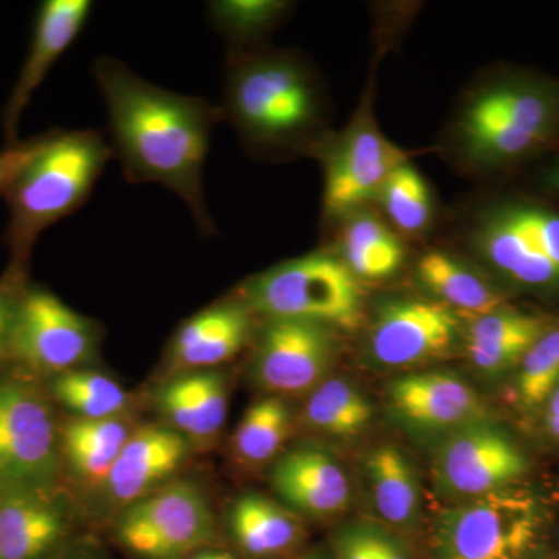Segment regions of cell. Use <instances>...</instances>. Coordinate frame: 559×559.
Masks as SVG:
<instances>
[{"label":"cell","mask_w":559,"mask_h":559,"mask_svg":"<svg viewBox=\"0 0 559 559\" xmlns=\"http://www.w3.org/2000/svg\"><path fill=\"white\" fill-rule=\"evenodd\" d=\"M69 535L53 491H0V559H50Z\"/></svg>","instance_id":"ffe728a7"},{"label":"cell","mask_w":559,"mask_h":559,"mask_svg":"<svg viewBox=\"0 0 559 559\" xmlns=\"http://www.w3.org/2000/svg\"><path fill=\"white\" fill-rule=\"evenodd\" d=\"M430 559H554V511L518 484L450 502L429 532Z\"/></svg>","instance_id":"8992f818"},{"label":"cell","mask_w":559,"mask_h":559,"mask_svg":"<svg viewBox=\"0 0 559 559\" xmlns=\"http://www.w3.org/2000/svg\"><path fill=\"white\" fill-rule=\"evenodd\" d=\"M60 462L49 401L21 378L0 377V491H53Z\"/></svg>","instance_id":"ba28073f"},{"label":"cell","mask_w":559,"mask_h":559,"mask_svg":"<svg viewBox=\"0 0 559 559\" xmlns=\"http://www.w3.org/2000/svg\"><path fill=\"white\" fill-rule=\"evenodd\" d=\"M465 242L481 270L510 294L559 300V205L509 191L471 216Z\"/></svg>","instance_id":"5b68a950"},{"label":"cell","mask_w":559,"mask_h":559,"mask_svg":"<svg viewBox=\"0 0 559 559\" xmlns=\"http://www.w3.org/2000/svg\"><path fill=\"white\" fill-rule=\"evenodd\" d=\"M318 153L323 160V212L334 219L377 201L389 176L409 162V153L382 134L369 97L348 127L325 140Z\"/></svg>","instance_id":"9c48e42d"},{"label":"cell","mask_w":559,"mask_h":559,"mask_svg":"<svg viewBox=\"0 0 559 559\" xmlns=\"http://www.w3.org/2000/svg\"><path fill=\"white\" fill-rule=\"evenodd\" d=\"M373 540L377 559H411L404 544L388 530L373 525Z\"/></svg>","instance_id":"74e56055"},{"label":"cell","mask_w":559,"mask_h":559,"mask_svg":"<svg viewBox=\"0 0 559 559\" xmlns=\"http://www.w3.org/2000/svg\"><path fill=\"white\" fill-rule=\"evenodd\" d=\"M253 318L241 299L219 301L191 316L173 336L171 366L180 373L223 366L248 344Z\"/></svg>","instance_id":"d6986e66"},{"label":"cell","mask_w":559,"mask_h":559,"mask_svg":"<svg viewBox=\"0 0 559 559\" xmlns=\"http://www.w3.org/2000/svg\"><path fill=\"white\" fill-rule=\"evenodd\" d=\"M447 148L473 175H506L559 151V80L525 69H499L463 95L447 131Z\"/></svg>","instance_id":"7a4b0ae2"},{"label":"cell","mask_w":559,"mask_h":559,"mask_svg":"<svg viewBox=\"0 0 559 559\" xmlns=\"http://www.w3.org/2000/svg\"><path fill=\"white\" fill-rule=\"evenodd\" d=\"M293 430V412L282 396H266L250 404L235 430L234 450L248 465L277 457Z\"/></svg>","instance_id":"f546056e"},{"label":"cell","mask_w":559,"mask_h":559,"mask_svg":"<svg viewBox=\"0 0 559 559\" xmlns=\"http://www.w3.org/2000/svg\"><path fill=\"white\" fill-rule=\"evenodd\" d=\"M544 183H546L547 190L559 201V151L558 156L551 162L549 170L544 176Z\"/></svg>","instance_id":"f35d334b"},{"label":"cell","mask_w":559,"mask_h":559,"mask_svg":"<svg viewBox=\"0 0 559 559\" xmlns=\"http://www.w3.org/2000/svg\"><path fill=\"white\" fill-rule=\"evenodd\" d=\"M186 559H237L230 551L226 550H215V549H202L197 551V554L190 555L189 558Z\"/></svg>","instance_id":"ab89813d"},{"label":"cell","mask_w":559,"mask_h":559,"mask_svg":"<svg viewBox=\"0 0 559 559\" xmlns=\"http://www.w3.org/2000/svg\"><path fill=\"white\" fill-rule=\"evenodd\" d=\"M238 299L264 320H300L333 331L358 329L366 294L340 257L318 250L275 264L241 286Z\"/></svg>","instance_id":"52a82bcc"},{"label":"cell","mask_w":559,"mask_h":559,"mask_svg":"<svg viewBox=\"0 0 559 559\" xmlns=\"http://www.w3.org/2000/svg\"><path fill=\"white\" fill-rule=\"evenodd\" d=\"M112 148L94 130L46 132L38 153L3 194L9 205L10 271L25 274L40 235L91 197Z\"/></svg>","instance_id":"277c9868"},{"label":"cell","mask_w":559,"mask_h":559,"mask_svg":"<svg viewBox=\"0 0 559 559\" xmlns=\"http://www.w3.org/2000/svg\"><path fill=\"white\" fill-rule=\"evenodd\" d=\"M92 3L90 0H46L40 3L35 31L27 60L16 84L11 91L9 102L2 114V130L5 146L16 145L17 130L24 110L27 109L33 95L49 75L55 62L79 38L81 31L90 20Z\"/></svg>","instance_id":"2e32d148"},{"label":"cell","mask_w":559,"mask_h":559,"mask_svg":"<svg viewBox=\"0 0 559 559\" xmlns=\"http://www.w3.org/2000/svg\"><path fill=\"white\" fill-rule=\"evenodd\" d=\"M297 559H326L325 555L319 554V551H312V554L305 555V557Z\"/></svg>","instance_id":"60d3db41"},{"label":"cell","mask_w":559,"mask_h":559,"mask_svg":"<svg viewBox=\"0 0 559 559\" xmlns=\"http://www.w3.org/2000/svg\"><path fill=\"white\" fill-rule=\"evenodd\" d=\"M384 219L401 237H423L436 216V202L425 176L404 162L385 180L377 201Z\"/></svg>","instance_id":"f1b7e54d"},{"label":"cell","mask_w":559,"mask_h":559,"mask_svg":"<svg viewBox=\"0 0 559 559\" xmlns=\"http://www.w3.org/2000/svg\"><path fill=\"white\" fill-rule=\"evenodd\" d=\"M554 318V314L524 310L511 304L477 316L463 331L466 355L485 378L513 374Z\"/></svg>","instance_id":"44dd1931"},{"label":"cell","mask_w":559,"mask_h":559,"mask_svg":"<svg viewBox=\"0 0 559 559\" xmlns=\"http://www.w3.org/2000/svg\"><path fill=\"white\" fill-rule=\"evenodd\" d=\"M51 380V395L73 418H120L128 407V393L97 371L70 370Z\"/></svg>","instance_id":"4dcf8cb0"},{"label":"cell","mask_w":559,"mask_h":559,"mask_svg":"<svg viewBox=\"0 0 559 559\" xmlns=\"http://www.w3.org/2000/svg\"><path fill=\"white\" fill-rule=\"evenodd\" d=\"M336 331L300 320H264L252 359V378L272 395H300L330 378Z\"/></svg>","instance_id":"5bb4252c"},{"label":"cell","mask_w":559,"mask_h":559,"mask_svg":"<svg viewBox=\"0 0 559 559\" xmlns=\"http://www.w3.org/2000/svg\"><path fill=\"white\" fill-rule=\"evenodd\" d=\"M513 400L525 414H538L559 382V316L533 342L513 373Z\"/></svg>","instance_id":"d6a6232c"},{"label":"cell","mask_w":559,"mask_h":559,"mask_svg":"<svg viewBox=\"0 0 559 559\" xmlns=\"http://www.w3.org/2000/svg\"><path fill=\"white\" fill-rule=\"evenodd\" d=\"M271 485L289 510L333 516L347 510L352 485L333 455L314 447L294 448L275 460Z\"/></svg>","instance_id":"ac0fdd59"},{"label":"cell","mask_w":559,"mask_h":559,"mask_svg":"<svg viewBox=\"0 0 559 559\" xmlns=\"http://www.w3.org/2000/svg\"><path fill=\"white\" fill-rule=\"evenodd\" d=\"M290 5L283 0H218L209 3V20L235 50H245L274 32L288 16Z\"/></svg>","instance_id":"1f68e13d"},{"label":"cell","mask_w":559,"mask_h":559,"mask_svg":"<svg viewBox=\"0 0 559 559\" xmlns=\"http://www.w3.org/2000/svg\"><path fill=\"white\" fill-rule=\"evenodd\" d=\"M462 316L429 297L382 301L367 330V356L384 369L444 358L462 336Z\"/></svg>","instance_id":"4fadbf2b"},{"label":"cell","mask_w":559,"mask_h":559,"mask_svg":"<svg viewBox=\"0 0 559 559\" xmlns=\"http://www.w3.org/2000/svg\"><path fill=\"white\" fill-rule=\"evenodd\" d=\"M44 139L46 134H40L38 138L17 142L16 145L5 146L0 153V194L7 193L25 164L38 153Z\"/></svg>","instance_id":"e575fe53"},{"label":"cell","mask_w":559,"mask_h":559,"mask_svg":"<svg viewBox=\"0 0 559 559\" xmlns=\"http://www.w3.org/2000/svg\"><path fill=\"white\" fill-rule=\"evenodd\" d=\"M22 286H24V275L17 272L9 270L5 278L0 280V355H5L14 304Z\"/></svg>","instance_id":"d590c367"},{"label":"cell","mask_w":559,"mask_h":559,"mask_svg":"<svg viewBox=\"0 0 559 559\" xmlns=\"http://www.w3.org/2000/svg\"><path fill=\"white\" fill-rule=\"evenodd\" d=\"M76 559H92V558L81 557V558H76Z\"/></svg>","instance_id":"b9f144b4"},{"label":"cell","mask_w":559,"mask_h":559,"mask_svg":"<svg viewBox=\"0 0 559 559\" xmlns=\"http://www.w3.org/2000/svg\"><path fill=\"white\" fill-rule=\"evenodd\" d=\"M388 401L400 425L440 440L473 423L491 418L479 393L450 371L401 374L390 382Z\"/></svg>","instance_id":"9a60e30c"},{"label":"cell","mask_w":559,"mask_h":559,"mask_svg":"<svg viewBox=\"0 0 559 559\" xmlns=\"http://www.w3.org/2000/svg\"><path fill=\"white\" fill-rule=\"evenodd\" d=\"M219 110L250 151L271 159L318 153L325 142L322 86L289 51L235 50Z\"/></svg>","instance_id":"3957f363"},{"label":"cell","mask_w":559,"mask_h":559,"mask_svg":"<svg viewBox=\"0 0 559 559\" xmlns=\"http://www.w3.org/2000/svg\"><path fill=\"white\" fill-rule=\"evenodd\" d=\"M94 75L108 108L112 153L127 179L178 194L202 234H215L202 171L213 128L223 119L219 108L162 90L112 58H100Z\"/></svg>","instance_id":"6da1fadb"},{"label":"cell","mask_w":559,"mask_h":559,"mask_svg":"<svg viewBox=\"0 0 559 559\" xmlns=\"http://www.w3.org/2000/svg\"><path fill=\"white\" fill-rule=\"evenodd\" d=\"M97 329L49 289L25 285L17 293L5 355L33 373L76 370L92 358Z\"/></svg>","instance_id":"30bf717a"},{"label":"cell","mask_w":559,"mask_h":559,"mask_svg":"<svg viewBox=\"0 0 559 559\" xmlns=\"http://www.w3.org/2000/svg\"><path fill=\"white\" fill-rule=\"evenodd\" d=\"M538 415L544 436L559 444V382L544 401Z\"/></svg>","instance_id":"8d00e7d4"},{"label":"cell","mask_w":559,"mask_h":559,"mask_svg":"<svg viewBox=\"0 0 559 559\" xmlns=\"http://www.w3.org/2000/svg\"><path fill=\"white\" fill-rule=\"evenodd\" d=\"M229 525L238 547L252 558L286 554L304 536L293 510L255 492L242 495L231 503Z\"/></svg>","instance_id":"4316f807"},{"label":"cell","mask_w":559,"mask_h":559,"mask_svg":"<svg viewBox=\"0 0 559 559\" xmlns=\"http://www.w3.org/2000/svg\"><path fill=\"white\" fill-rule=\"evenodd\" d=\"M190 440L171 426L150 425L132 430L103 485L110 503L120 509L146 498L186 463Z\"/></svg>","instance_id":"e0dca14e"},{"label":"cell","mask_w":559,"mask_h":559,"mask_svg":"<svg viewBox=\"0 0 559 559\" xmlns=\"http://www.w3.org/2000/svg\"><path fill=\"white\" fill-rule=\"evenodd\" d=\"M132 429L123 418H73L60 429L61 457L81 485L102 489Z\"/></svg>","instance_id":"484cf974"},{"label":"cell","mask_w":559,"mask_h":559,"mask_svg":"<svg viewBox=\"0 0 559 559\" xmlns=\"http://www.w3.org/2000/svg\"><path fill=\"white\" fill-rule=\"evenodd\" d=\"M364 473L374 510L396 528H414L421 518V485L417 469L392 444L373 448L364 459Z\"/></svg>","instance_id":"d4e9b609"},{"label":"cell","mask_w":559,"mask_h":559,"mask_svg":"<svg viewBox=\"0 0 559 559\" xmlns=\"http://www.w3.org/2000/svg\"><path fill=\"white\" fill-rule=\"evenodd\" d=\"M336 559H377L373 524H349L342 527L334 538Z\"/></svg>","instance_id":"836d02e7"},{"label":"cell","mask_w":559,"mask_h":559,"mask_svg":"<svg viewBox=\"0 0 559 559\" xmlns=\"http://www.w3.org/2000/svg\"><path fill=\"white\" fill-rule=\"evenodd\" d=\"M340 221L334 253L359 282H385L403 270L406 242L388 221L367 207Z\"/></svg>","instance_id":"cb8c5ba5"},{"label":"cell","mask_w":559,"mask_h":559,"mask_svg":"<svg viewBox=\"0 0 559 559\" xmlns=\"http://www.w3.org/2000/svg\"><path fill=\"white\" fill-rule=\"evenodd\" d=\"M116 533L140 559H186L215 538V518L197 485L173 481L121 509Z\"/></svg>","instance_id":"8fae6325"},{"label":"cell","mask_w":559,"mask_h":559,"mask_svg":"<svg viewBox=\"0 0 559 559\" xmlns=\"http://www.w3.org/2000/svg\"><path fill=\"white\" fill-rule=\"evenodd\" d=\"M415 277L429 299L471 319L510 304L509 290L487 271L447 250L423 253L415 264Z\"/></svg>","instance_id":"7402d4cb"},{"label":"cell","mask_w":559,"mask_h":559,"mask_svg":"<svg viewBox=\"0 0 559 559\" xmlns=\"http://www.w3.org/2000/svg\"><path fill=\"white\" fill-rule=\"evenodd\" d=\"M157 404L171 428L189 440H210L223 428L229 388L221 371H183L157 393Z\"/></svg>","instance_id":"603a6c76"},{"label":"cell","mask_w":559,"mask_h":559,"mask_svg":"<svg viewBox=\"0 0 559 559\" xmlns=\"http://www.w3.org/2000/svg\"><path fill=\"white\" fill-rule=\"evenodd\" d=\"M527 454L491 418L473 423L440 440L432 462V481L448 502L480 498L521 484Z\"/></svg>","instance_id":"7c38bea8"},{"label":"cell","mask_w":559,"mask_h":559,"mask_svg":"<svg viewBox=\"0 0 559 559\" xmlns=\"http://www.w3.org/2000/svg\"><path fill=\"white\" fill-rule=\"evenodd\" d=\"M373 419V404L345 378H326L312 390L304 407L308 428L331 439H353Z\"/></svg>","instance_id":"83f0119b"}]
</instances>
